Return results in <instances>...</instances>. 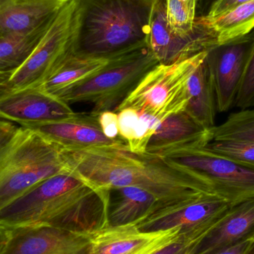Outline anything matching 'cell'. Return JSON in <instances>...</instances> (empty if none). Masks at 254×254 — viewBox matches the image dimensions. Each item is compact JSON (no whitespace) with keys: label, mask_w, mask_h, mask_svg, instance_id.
I'll list each match as a JSON object with an SVG mask.
<instances>
[{"label":"cell","mask_w":254,"mask_h":254,"mask_svg":"<svg viewBox=\"0 0 254 254\" xmlns=\"http://www.w3.org/2000/svg\"><path fill=\"white\" fill-rule=\"evenodd\" d=\"M199 0H164L166 16L170 31L182 38L196 31V12Z\"/></svg>","instance_id":"obj_25"},{"label":"cell","mask_w":254,"mask_h":254,"mask_svg":"<svg viewBox=\"0 0 254 254\" xmlns=\"http://www.w3.org/2000/svg\"><path fill=\"white\" fill-rule=\"evenodd\" d=\"M219 45L213 30L197 17L196 31L187 38L170 31L166 16L164 0L157 3L152 17L148 46L161 65H171L207 52Z\"/></svg>","instance_id":"obj_11"},{"label":"cell","mask_w":254,"mask_h":254,"mask_svg":"<svg viewBox=\"0 0 254 254\" xmlns=\"http://www.w3.org/2000/svg\"><path fill=\"white\" fill-rule=\"evenodd\" d=\"M109 190L66 170L38 184L0 210V226L56 227L93 235L109 226Z\"/></svg>","instance_id":"obj_2"},{"label":"cell","mask_w":254,"mask_h":254,"mask_svg":"<svg viewBox=\"0 0 254 254\" xmlns=\"http://www.w3.org/2000/svg\"><path fill=\"white\" fill-rule=\"evenodd\" d=\"M75 114L66 103L38 87L0 92V119L19 127L63 120Z\"/></svg>","instance_id":"obj_14"},{"label":"cell","mask_w":254,"mask_h":254,"mask_svg":"<svg viewBox=\"0 0 254 254\" xmlns=\"http://www.w3.org/2000/svg\"><path fill=\"white\" fill-rule=\"evenodd\" d=\"M66 170L62 148L33 130L18 127L0 146V210Z\"/></svg>","instance_id":"obj_4"},{"label":"cell","mask_w":254,"mask_h":254,"mask_svg":"<svg viewBox=\"0 0 254 254\" xmlns=\"http://www.w3.org/2000/svg\"><path fill=\"white\" fill-rule=\"evenodd\" d=\"M98 118L103 132L107 137L111 139L122 138L119 135L118 113L113 111L104 112L98 115Z\"/></svg>","instance_id":"obj_28"},{"label":"cell","mask_w":254,"mask_h":254,"mask_svg":"<svg viewBox=\"0 0 254 254\" xmlns=\"http://www.w3.org/2000/svg\"><path fill=\"white\" fill-rule=\"evenodd\" d=\"M208 134L210 142L234 140L254 143V109L232 113L222 125L208 129Z\"/></svg>","instance_id":"obj_24"},{"label":"cell","mask_w":254,"mask_h":254,"mask_svg":"<svg viewBox=\"0 0 254 254\" xmlns=\"http://www.w3.org/2000/svg\"><path fill=\"white\" fill-rule=\"evenodd\" d=\"M65 167L98 188H143L155 195L162 207L208 194L193 173L171 165L161 157L136 154L128 149H62ZM210 195V194H208Z\"/></svg>","instance_id":"obj_1"},{"label":"cell","mask_w":254,"mask_h":254,"mask_svg":"<svg viewBox=\"0 0 254 254\" xmlns=\"http://www.w3.org/2000/svg\"><path fill=\"white\" fill-rule=\"evenodd\" d=\"M210 142L206 129L185 110L169 116L151 136L146 154L162 157L170 152Z\"/></svg>","instance_id":"obj_16"},{"label":"cell","mask_w":254,"mask_h":254,"mask_svg":"<svg viewBox=\"0 0 254 254\" xmlns=\"http://www.w3.org/2000/svg\"><path fill=\"white\" fill-rule=\"evenodd\" d=\"M159 64L149 46H145L116 58L87 78L73 85L58 97L70 105L93 104V114L116 112L143 77Z\"/></svg>","instance_id":"obj_5"},{"label":"cell","mask_w":254,"mask_h":254,"mask_svg":"<svg viewBox=\"0 0 254 254\" xmlns=\"http://www.w3.org/2000/svg\"><path fill=\"white\" fill-rule=\"evenodd\" d=\"M207 52L171 65L158 64L143 77L116 113L132 109L161 123L169 116L184 111L189 102L190 77Z\"/></svg>","instance_id":"obj_6"},{"label":"cell","mask_w":254,"mask_h":254,"mask_svg":"<svg viewBox=\"0 0 254 254\" xmlns=\"http://www.w3.org/2000/svg\"><path fill=\"white\" fill-rule=\"evenodd\" d=\"M254 240H249L237 244L225 246L203 254H247Z\"/></svg>","instance_id":"obj_30"},{"label":"cell","mask_w":254,"mask_h":254,"mask_svg":"<svg viewBox=\"0 0 254 254\" xmlns=\"http://www.w3.org/2000/svg\"><path fill=\"white\" fill-rule=\"evenodd\" d=\"M251 1L252 0H215L202 16L208 19L216 17Z\"/></svg>","instance_id":"obj_29"},{"label":"cell","mask_w":254,"mask_h":254,"mask_svg":"<svg viewBox=\"0 0 254 254\" xmlns=\"http://www.w3.org/2000/svg\"><path fill=\"white\" fill-rule=\"evenodd\" d=\"M206 147L218 155L254 167V143L234 140H213Z\"/></svg>","instance_id":"obj_26"},{"label":"cell","mask_w":254,"mask_h":254,"mask_svg":"<svg viewBox=\"0 0 254 254\" xmlns=\"http://www.w3.org/2000/svg\"><path fill=\"white\" fill-rule=\"evenodd\" d=\"M249 240H254V198L234 204L194 246L192 254H205Z\"/></svg>","instance_id":"obj_17"},{"label":"cell","mask_w":254,"mask_h":254,"mask_svg":"<svg viewBox=\"0 0 254 254\" xmlns=\"http://www.w3.org/2000/svg\"><path fill=\"white\" fill-rule=\"evenodd\" d=\"M234 204L204 194L195 199L161 207L135 225L146 232L179 228V239L194 248Z\"/></svg>","instance_id":"obj_9"},{"label":"cell","mask_w":254,"mask_h":254,"mask_svg":"<svg viewBox=\"0 0 254 254\" xmlns=\"http://www.w3.org/2000/svg\"><path fill=\"white\" fill-rule=\"evenodd\" d=\"M235 106L241 110L254 107V43L236 98Z\"/></svg>","instance_id":"obj_27"},{"label":"cell","mask_w":254,"mask_h":254,"mask_svg":"<svg viewBox=\"0 0 254 254\" xmlns=\"http://www.w3.org/2000/svg\"><path fill=\"white\" fill-rule=\"evenodd\" d=\"M17 128L14 123L0 119V146L13 135Z\"/></svg>","instance_id":"obj_32"},{"label":"cell","mask_w":254,"mask_h":254,"mask_svg":"<svg viewBox=\"0 0 254 254\" xmlns=\"http://www.w3.org/2000/svg\"><path fill=\"white\" fill-rule=\"evenodd\" d=\"M161 158L194 173L210 195L231 204L254 198V167L218 155L206 145L175 151Z\"/></svg>","instance_id":"obj_7"},{"label":"cell","mask_w":254,"mask_h":254,"mask_svg":"<svg viewBox=\"0 0 254 254\" xmlns=\"http://www.w3.org/2000/svg\"><path fill=\"white\" fill-rule=\"evenodd\" d=\"M7 238H8V230L7 228L0 226V253L5 246Z\"/></svg>","instance_id":"obj_33"},{"label":"cell","mask_w":254,"mask_h":254,"mask_svg":"<svg viewBox=\"0 0 254 254\" xmlns=\"http://www.w3.org/2000/svg\"><path fill=\"white\" fill-rule=\"evenodd\" d=\"M188 92L189 102L185 111L206 129L216 126V95L205 58L190 77Z\"/></svg>","instance_id":"obj_21"},{"label":"cell","mask_w":254,"mask_h":254,"mask_svg":"<svg viewBox=\"0 0 254 254\" xmlns=\"http://www.w3.org/2000/svg\"><path fill=\"white\" fill-rule=\"evenodd\" d=\"M254 43V30L250 34L207 51L205 61L211 74L216 110L228 112L234 104Z\"/></svg>","instance_id":"obj_10"},{"label":"cell","mask_w":254,"mask_h":254,"mask_svg":"<svg viewBox=\"0 0 254 254\" xmlns=\"http://www.w3.org/2000/svg\"><path fill=\"white\" fill-rule=\"evenodd\" d=\"M215 1V0H207V4H208V5H207V9L209 8V7H210V4H211L212 3H213V1Z\"/></svg>","instance_id":"obj_35"},{"label":"cell","mask_w":254,"mask_h":254,"mask_svg":"<svg viewBox=\"0 0 254 254\" xmlns=\"http://www.w3.org/2000/svg\"><path fill=\"white\" fill-rule=\"evenodd\" d=\"M74 53L111 59L148 46L159 0H74Z\"/></svg>","instance_id":"obj_3"},{"label":"cell","mask_w":254,"mask_h":254,"mask_svg":"<svg viewBox=\"0 0 254 254\" xmlns=\"http://www.w3.org/2000/svg\"><path fill=\"white\" fill-rule=\"evenodd\" d=\"M119 135L126 141L128 150L136 154L146 153V146L160 122L140 115L132 109L118 113Z\"/></svg>","instance_id":"obj_23"},{"label":"cell","mask_w":254,"mask_h":254,"mask_svg":"<svg viewBox=\"0 0 254 254\" xmlns=\"http://www.w3.org/2000/svg\"><path fill=\"white\" fill-rule=\"evenodd\" d=\"M68 0H0V36L29 31L55 17Z\"/></svg>","instance_id":"obj_18"},{"label":"cell","mask_w":254,"mask_h":254,"mask_svg":"<svg viewBox=\"0 0 254 254\" xmlns=\"http://www.w3.org/2000/svg\"><path fill=\"white\" fill-rule=\"evenodd\" d=\"M179 228L146 232L135 225L108 226L92 236L89 254H152L176 241Z\"/></svg>","instance_id":"obj_15"},{"label":"cell","mask_w":254,"mask_h":254,"mask_svg":"<svg viewBox=\"0 0 254 254\" xmlns=\"http://www.w3.org/2000/svg\"><path fill=\"white\" fill-rule=\"evenodd\" d=\"M110 60L80 56L72 52L58 63L35 87L58 98L73 85L104 68Z\"/></svg>","instance_id":"obj_20"},{"label":"cell","mask_w":254,"mask_h":254,"mask_svg":"<svg viewBox=\"0 0 254 254\" xmlns=\"http://www.w3.org/2000/svg\"><path fill=\"white\" fill-rule=\"evenodd\" d=\"M8 238L0 254H89L91 234L56 227L7 228Z\"/></svg>","instance_id":"obj_12"},{"label":"cell","mask_w":254,"mask_h":254,"mask_svg":"<svg viewBox=\"0 0 254 254\" xmlns=\"http://www.w3.org/2000/svg\"><path fill=\"white\" fill-rule=\"evenodd\" d=\"M74 29L75 3L68 0L32 53L13 73L1 92L38 86L58 63L74 52Z\"/></svg>","instance_id":"obj_8"},{"label":"cell","mask_w":254,"mask_h":254,"mask_svg":"<svg viewBox=\"0 0 254 254\" xmlns=\"http://www.w3.org/2000/svg\"><path fill=\"white\" fill-rule=\"evenodd\" d=\"M46 137L64 150L80 151L99 148L128 149L124 139H111L103 132L98 115L76 113L72 117L45 123L20 126Z\"/></svg>","instance_id":"obj_13"},{"label":"cell","mask_w":254,"mask_h":254,"mask_svg":"<svg viewBox=\"0 0 254 254\" xmlns=\"http://www.w3.org/2000/svg\"><path fill=\"white\" fill-rule=\"evenodd\" d=\"M192 245L185 243L179 238L176 241L152 254H192Z\"/></svg>","instance_id":"obj_31"},{"label":"cell","mask_w":254,"mask_h":254,"mask_svg":"<svg viewBox=\"0 0 254 254\" xmlns=\"http://www.w3.org/2000/svg\"><path fill=\"white\" fill-rule=\"evenodd\" d=\"M247 254H254V241L253 244H252V247L250 248L249 252H248Z\"/></svg>","instance_id":"obj_34"},{"label":"cell","mask_w":254,"mask_h":254,"mask_svg":"<svg viewBox=\"0 0 254 254\" xmlns=\"http://www.w3.org/2000/svg\"><path fill=\"white\" fill-rule=\"evenodd\" d=\"M198 18L213 30L219 45L229 43L254 31V0L216 17L208 19L200 16Z\"/></svg>","instance_id":"obj_22"},{"label":"cell","mask_w":254,"mask_h":254,"mask_svg":"<svg viewBox=\"0 0 254 254\" xmlns=\"http://www.w3.org/2000/svg\"><path fill=\"white\" fill-rule=\"evenodd\" d=\"M152 192L137 187L109 189V226L136 225L162 207Z\"/></svg>","instance_id":"obj_19"}]
</instances>
